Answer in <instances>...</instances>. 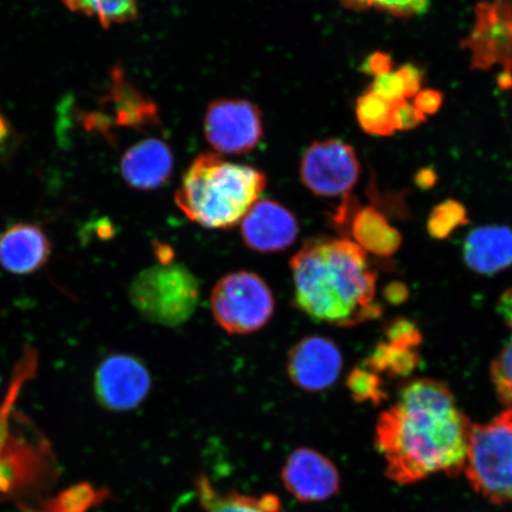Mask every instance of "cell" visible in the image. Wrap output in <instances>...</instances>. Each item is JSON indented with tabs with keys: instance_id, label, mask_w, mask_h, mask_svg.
I'll use <instances>...</instances> for the list:
<instances>
[{
	"instance_id": "22",
	"label": "cell",
	"mask_w": 512,
	"mask_h": 512,
	"mask_svg": "<svg viewBox=\"0 0 512 512\" xmlns=\"http://www.w3.org/2000/svg\"><path fill=\"white\" fill-rule=\"evenodd\" d=\"M395 105L369 91L357 100L356 115L358 123L364 131L374 134V136H392L396 131Z\"/></svg>"
},
{
	"instance_id": "7",
	"label": "cell",
	"mask_w": 512,
	"mask_h": 512,
	"mask_svg": "<svg viewBox=\"0 0 512 512\" xmlns=\"http://www.w3.org/2000/svg\"><path fill=\"white\" fill-rule=\"evenodd\" d=\"M475 69H502L503 82L512 85V0H490L475 9V24L462 44Z\"/></svg>"
},
{
	"instance_id": "18",
	"label": "cell",
	"mask_w": 512,
	"mask_h": 512,
	"mask_svg": "<svg viewBox=\"0 0 512 512\" xmlns=\"http://www.w3.org/2000/svg\"><path fill=\"white\" fill-rule=\"evenodd\" d=\"M200 507L206 512H281L278 496L242 495L239 492H221L214 488L207 476H198L195 482Z\"/></svg>"
},
{
	"instance_id": "3",
	"label": "cell",
	"mask_w": 512,
	"mask_h": 512,
	"mask_svg": "<svg viewBox=\"0 0 512 512\" xmlns=\"http://www.w3.org/2000/svg\"><path fill=\"white\" fill-rule=\"evenodd\" d=\"M266 185L264 172L203 153L185 172L175 202L198 226L226 230L241 223Z\"/></svg>"
},
{
	"instance_id": "20",
	"label": "cell",
	"mask_w": 512,
	"mask_h": 512,
	"mask_svg": "<svg viewBox=\"0 0 512 512\" xmlns=\"http://www.w3.org/2000/svg\"><path fill=\"white\" fill-rule=\"evenodd\" d=\"M421 85V70L413 64H405L398 70H390L387 74L376 76L369 91L395 105L414 99L421 91Z\"/></svg>"
},
{
	"instance_id": "32",
	"label": "cell",
	"mask_w": 512,
	"mask_h": 512,
	"mask_svg": "<svg viewBox=\"0 0 512 512\" xmlns=\"http://www.w3.org/2000/svg\"><path fill=\"white\" fill-rule=\"evenodd\" d=\"M384 297H386L389 303L401 304L408 297L407 287L400 283L390 284L384 290Z\"/></svg>"
},
{
	"instance_id": "13",
	"label": "cell",
	"mask_w": 512,
	"mask_h": 512,
	"mask_svg": "<svg viewBox=\"0 0 512 512\" xmlns=\"http://www.w3.org/2000/svg\"><path fill=\"white\" fill-rule=\"evenodd\" d=\"M341 207L332 216V223L343 235H350L352 242L364 252L387 258L401 246V234L389 223L380 209L360 207L356 198L343 197Z\"/></svg>"
},
{
	"instance_id": "14",
	"label": "cell",
	"mask_w": 512,
	"mask_h": 512,
	"mask_svg": "<svg viewBox=\"0 0 512 512\" xmlns=\"http://www.w3.org/2000/svg\"><path fill=\"white\" fill-rule=\"evenodd\" d=\"M242 241L258 253H278L290 248L299 235V223L277 201L259 200L240 223Z\"/></svg>"
},
{
	"instance_id": "15",
	"label": "cell",
	"mask_w": 512,
	"mask_h": 512,
	"mask_svg": "<svg viewBox=\"0 0 512 512\" xmlns=\"http://www.w3.org/2000/svg\"><path fill=\"white\" fill-rule=\"evenodd\" d=\"M53 253V245L36 224L17 223L0 233V266L15 275L41 271Z\"/></svg>"
},
{
	"instance_id": "4",
	"label": "cell",
	"mask_w": 512,
	"mask_h": 512,
	"mask_svg": "<svg viewBox=\"0 0 512 512\" xmlns=\"http://www.w3.org/2000/svg\"><path fill=\"white\" fill-rule=\"evenodd\" d=\"M463 473L486 501L512 504V408L486 424L471 425Z\"/></svg>"
},
{
	"instance_id": "9",
	"label": "cell",
	"mask_w": 512,
	"mask_h": 512,
	"mask_svg": "<svg viewBox=\"0 0 512 512\" xmlns=\"http://www.w3.org/2000/svg\"><path fill=\"white\" fill-rule=\"evenodd\" d=\"M204 134L211 147L222 155H245L264 136L259 108L241 99L211 102L204 117Z\"/></svg>"
},
{
	"instance_id": "1",
	"label": "cell",
	"mask_w": 512,
	"mask_h": 512,
	"mask_svg": "<svg viewBox=\"0 0 512 512\" xmlns=\"http://www.w3.org/2000/svg\"><path fill=\"white\" fill-rule=\"evenodd\" d=\"M471 425L444 382H408L376 424L375 446L386 476L411 485L440 473L463 475Z\"/></svg>"
},
{
	"instance_id": "26",
	"label": "cell",
	"mask_w": 512,
	"mask_h": 512,
	"mask_svg": "<svg viewBox=\"0 0 512 512\" xmlns=\"http://www.w3.org/2000/svg\"><path fill=\"white\" fill-rule=\"evenodd\" d=\"M352 10H377L396 17L424 15L430 6L428 0H341Z\"/></svg>"
},
{
	"instance_id": "30",
	"label": "cell",
	"mask_w": 512,
	"mask_h": 512,
	"mask_svg": "<svg viewBox=\"0 0 512 512\" xmlns=\"http://www.w3.org/2000/svg\"><path fill=\"white\" fill-rule=\"evenodd\" d=\"M443 101V94L435 91V89H421L416 94L413 105L427 117V115L437 113L440 107L443 106Z\"/></svg>"
},
{
	"instance_id": "35",
	"label": "cell",
	"mask_w": 512,
	"mask_h": 512,
	"mask_svg": "<svg viewBox=\"0 0 512 512\" xmlns=\"http://www.w3.org/2000/svg\"><path fill=\"white\" fill-rule=\"evenodd\" d=\"M69 10L81 12L83 0H62Z\"/></svg>"
},
{
	"instance_id": "12",
	"label": "cell",
	"mask_w": 512,
	"mask_h": 512,
	"mask_svg": "<svg viewBox=\"0 0 512 512\" xmlns=\"http://www.w3.org/2000/svg\"><path fill=\"white\" fill-rule=\"evenodd\" d=\"M285 489L302 503L328 501L338 494L341 476L324 454L309 447L294 450L281 471Z\"/></svg>"
},
{
	"instance_id": "10",
	"label": "cell",
	"mask_w": 512,
	"mask_h": 512,
	"mask_svg": "<svg viewBox=\"0 0 512 512\" xmlns=\"http://www.w3.org/2000/svg\"><path fill=\"white\" fill-rule=\"evenodd\" d=\"M152 377L140 358L130 354L108 355L96 367L95 398L111 412H130L149 398Z\"/></svg>"
},
{
	"instance_id": "34",
	"label": "cell",
	"mask_w": 512,
	"mask_h": 512,
	"mask_svg": "<svg viewBox=\"0 0 512 512\" xmlns=\"http://www.w3.org/2000/svg\"><path fill=\"white\" fill-rule=\"evenodd\" d=\"M416 179H418L420 187L428 188L434 183L435 176L432 171L424 170L420 172Z\"/></svg>"
},
{
	"instance_id": "29",
	"label": "cell",
	"mask_w": 512,
	"mask_h": 512,
	"mask_svg": "<svg viewBox=\"0 0 512 512\" xmlns=\"http://www.w3.org/2000/svg\"><path fill=\"white\" fill-rule=\"evenodd\" d=\"M427 120L418 108L409 104L408 101L399 102L394 108V121L396 131H408L418 127Z\"/></svg>"
},
{
	"instance_id": "5",
	"label": "cell",
	"mask_w": 512,
	"mask_h": 512,
	"mask_svg": "<svg viewBox=\"0 0 512 512\" xmlns=\"http://www.w3.org/2000/svg\"><path fill=\"white\" fill-rule=\"evenodd\" d=\"M131 303L147 322L176 328L194 315L201 298L200 281L176 262L146 268L130 286Z\"/></svg>"
},
{
	"instance_id": "21",
	"label": "cell",
	"mask_w": 512,
	"mask_h": 512,
	"mask_svg": "<svg viewBox=\"0 0 512 512\" xmlns=\"http://www.w3.org/2000/svg\"><path fill=\"white\" fill-rule=\"evenodd\" d=\"M498 312L509 325L511 336L492 363V381H494L498 399L503 405L512 408V288L503 293L498 303Z\"/></svg>"
},
{
	"instance_id": "17",
	"label": "cell",
	"mask_w": 512,
	"mask_h": 512,
	"mask_svg": "<svg viewBox=\"0 0 512 512\" xmlns=\"http://www.w3.org/2000/svg\"><path fill=\"white\" fill-rule=\"evenodd\" d=\"M464 260L473 272L492 275L512 265V229L479 227L467 235Z\"/></svg>"
},
{
	"instance_id": "11",
	"label": "cell",
	"mask_w": 512,
	"mask_h": 512,
	"mask_svg": "<svg viewBox=\"0 0 512 512\" xmlns=\"http://www.w3.org/2000/svg\"><path fill=\"white\" fill-rule=\"evenodd\" d=\"M343 369L338 345L324 336H307L293 345L287 358V374L299 389L319 393L331 388Z\"/></svg>"
},
{
	"instance_id": "23",
	"label": "cell",
	"mask_w": 512,
	"mask_h": 512,
	"mask_svg": "<svg viewBox=\"0 0 512 512\" xmlns=\"http://www.w3.org/2000/svg\"><path fill=\"white\" fill-rule=\"evenodd\" d=\"M420 362V357L415 349L394 347L387 342H381L368 360L366 366L374 373H384L393 376H408L413 373Z\"/></svg>"
},
{
	"instance_id": "33",
	"label": "cell",
	"mask_w": 512,
	"mask_h": 512,
	"mask_svg": "<svg viewBox=\"0 0 512 512\" xmlns=\"http://www.w3.org/2000/svg\"><path fill=\"white\" fill-rule=\"evenodd\" d=\"M12 127L8 120L0 113V150L10 143Z\"/></svg>"
},
{
	"instance_id": "2",
	"label": "cell",
	"mask_w": 512,
	"mask_h": 512,
	"mask_svg": "<svg viewBox=\"0 0 512 512\" xmlns=\"http://www.w3.org/2000/svg\"><path fill=\"white\" fill-rule=\"evenodd\" d=\"M294 304L318 323L350 328L381 315L377 274L349 239L306 240L290 262Z\"/></svg>"
},
{
	"instance_id": "6",
	"label": "cell",
	"mask_w": 512,
	"mask_h": 512,
	"mask_svg": "<svg viewBox=\"0 0 512 512\" xmlns=\"http://www.w3.org/2000/svg\"><path fill=\"white\" fill-rule=\"evenodd\" d=\"M216 323L232 335L259 331L274 315L273 292L259 274L239 271L224 275L211 291Z\"/></svg>"
},
{
	"instance_id": "27",
	"label": "cell",
	"mask_w": 512,
	"mask_h": 512,
	"mask_svg": "<svg viewBox=\"0 0 512 512\" xmlns=\"http://www.w3.org/2000/svg\"><path fill=\"white\" fill-rule=\"evenodd\" d=\"M347 387L357 402H371L377 406L386 400L380 377L368 368L352 370L347 377Z\"/></svg>"
},
{
	"instance_id": "8",
	"label": "cell",
	"mask_w": 512,
	"mask_h": 512,
	"mask_svg": "<svg viewBox=\"0 0 512 512\" xmlns=\"http://www.w3.org/2000/svg\"><path fill=\"white\" fill-rule=\"evenodd\" d=\"M361 166L352 147L341 140L313 143L300 164V177L319 197L347 196L360 177Z\"/></svg>"
},
{
	"instance_id": "31",
	"label": "cell",
	"mask_w": 512,
	"mask_h": 512,
	"mask_svg": "<svg viewBox=\"0 0 512 512\" xmlns=\"http://www.w3.org/2000/svg\"><path fill=\"white\" fill-rule=\"evenodd\" d=\"M363 72L376 76L387 74L393 70V62L390 56L383 53H375L368 57V60L363 64Z\"/></svg>"
},
{
	"instance_id": "25",
	"label": "cell",
	"mask_w": 512,
	"mask_h": 512,
	"mask_svg": "<svg viewBox=\"0 0 512 512\" xmlns=\"http://www.w3.org/2000/svg\"><path fill=\"white\" fill-rule=\"evenodd\" d=\"M469 223L462 203L446 200L438 204L428 217L427 230L434 239H446L454 230Z\"/></svg>"
},
{
	"instance_id": "28",
	"label": "cell",
	"mask_w": 512,
	"mask_h": 512,
	"mask_svg": "<svg viewBox=\"0 0 512 512\" xmlns=\"http://www.w3.org/2000/svg\"><path fill=\"white\" fill-rule=\"evenodd\" d=\"M387 343L394 347L415 349L421 343V334L418 326L409 322L407 319H395L387 325L386 330Z\"/></svg>"
},
{
	"instance_id": "24",
	"label": "cell",
	"mask_w": 512,
	"mask_h": 512,
	"mask_svg": "<svg viewBox=\"0 0 512 512\" xmlns=\"http://www.w3.org/2000/svg\"><path fill=\"white\" fill-rule=\"evenodd\" d=\"M82 14L95 17L102 27L133 21L138 14V0H83Z\"/></svg>"
},
{
	"instance_id": "19",
	"label": "cell",
	"mask_w": 512,
	"mask_h": 512,
	"mask_svg": "<svg viewBox=\"0 0 512 512\" xmlns=\"http://www.w3.org/2000/svg\"><path fill=\"white\" fill-rule=\"evenodd\" d=\"M112 86V100L115 102L120 125L143 126L156 118L155 106L134 91L117 72L114 73Z\"/></svg>"
},
{
	"instance_id": "16",
	"label": "cell",
	"mask_w": 512,
	"mask_h": 512,
	"mask_svg": "<svg viewBox=\"0 0 512 512\" xmlns=\"http://www.w3.org/2000/svg\"><path fill=\"white\" fill-rule=\"evenodd\" d=\"M120 169L131 188L157 190L169 181L174 170V155L162 140L145 139L126 151Z\"/></svg>"
}]
</instances>
